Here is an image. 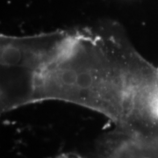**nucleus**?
<instances>
[{
	"instance_id": "f03ea898",
	"label": "nucleus",
	"mask_w": 158,
	"mask_h": 158,
	"mask_svg": "<svg viewBox=\"0 0 158 158\" xmlns=\"http://www.w3.org/2000/svg\"><path fill=\"white\" fill-rule=\"evenodd\" d=\"M101 158H158V135L120 132Z\"/></svg>"
},
{
	"instance_id": "7ed1b4c3",
	"label": "nucleus",
	"mask_w": 158,
	"mask_h": 158,
	"mask_svg": "<svg viewBox=\"0 0 158 158\" xmlns=\"http://www.w3.org/2000/svg\"><path fill=\"white\" fill-rule=\"evenodd\" d=\"M56 158H83L80 156H77L73 153H64V154H61Z\"/></svg>"
},
{
	"instance_id": "f257e3e1",
	"label": "nucleus",
	"mask_w": 158,
	"mask_h": 158,
	"mask_svg": "<svg viewBox=\"0 0 158 158\" xmlns=\"http://www.w3.org/2000/svg\"><path fill=\"white\" fill-rule=\"evenodd\" d=\"M158 68L116 26L1 37V109L58 100L135 129Z\"/></svg>"
}]
</instances>
